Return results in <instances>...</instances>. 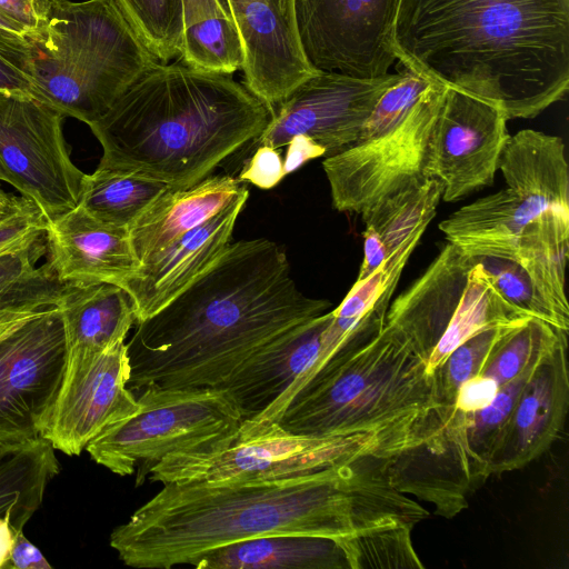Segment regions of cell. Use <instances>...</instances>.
Segmentation results:
<instances>
[{
  "label": "cell",
  "mask_w": 569,
  "mask_h": 569,
  "mask_svg": "<svg viewBox=\"0 0 569 569\" xmlns=\"http://www.w3.org/2000/svg\"><path fill=\"white\" fill-rule=\"evenodd\" d=\"M36 1L39 2L40 4H42L46 8L49 7V2H50V0H36Z\"/></svg>",
  "instance_id": "cell-53"
},
{
  "label": "cell",
  "mask_w": 569,
  "mask_h": 569,
  "mask_svg": "<svg viewBox=\"0 0 569 569\" xmlns=\"http://www.w3.org/2000/svg\"><path fill=\"white\" fill-rule=\"evenodd\" d=\"M48 220L30 200L0 221V257L42 241Z\"/></svg>",
  "instance_id": "cell-41"
},
{
  "label": "cell",
  "mask_w": 569,
  "mask_h": 569,
  "mask_svg": "<svg viewBox=\"0 0 569 569\" xmlns=\"http://www.w3.org/2000/svg\"><path fill=\"white\" fill-rule=\"evenodd\" d=\"M392 48L428 81L531 119L569 88V0H401Z\"/></svg>",
  "instance_id": "cell-3"
},
{
  "label": "cell",
  "mask_w": 569,
  "mask_h": 569,
  "mask_svg": "<svg viewBox=\"0 0 569 569\" xmlns=\"http://www.w3.org/2000/svg\"><path fill=\"white\" fill-rule=\"evenodd\" d=\"M181 63L222 74L241 70L242 43L228 0H181Z\"/></svg>",
  "instance_id": "cell-28"
},
{
  "label": "cell",
  "mask_w": 569,
  "mask_h": 569,
  "mask_svg": "<svg viewBox=\"0 0 569 569\" xmlns=\"http://www.w3.org/2000/svg\"><path fill=\"white\" fill-rule=\"evenodd\" d=\"M517 325L492 326L472 335L433 371L436 396L443 409L456 411L453 405L460 385L483 371L499 343Z\"/></svg>",
  "instance_id": "cell-35"
},
{
  "label": "cell",
  "mask_w": 569,
  "mask_h": 569,
  "mask_svg": "<svg viewBox=\"0 0 569 569\" xmlns=\"http://www.w3.org/2000/svg\"><path fill=\"white\" fill-rule=\"evenodd\" d=\"M130 373L124 341L97 352H68L60 390L39 436L54 450L79 456L92 439L138 410Z\"/></svg>",
  "instance_id": "cell-13"
},
{
  "label": "cell",
  "mask_w": 569,
  "mask_h": 569,
  "mask_svg": "<svg viewBox=\"0 0 569 569\" xmlns=\"http://www.w3.org/2000/svg\"><path fill=\"white\" fill-rule=\"evenodd\" d=\"M395 449L371 433L315 437L278 422L240 426L228 439L170 455L146 471L151 481L242 483L292 478L346 466L367 457L388 459Z\"/></svg>",
  "instance_id": "cell-7"
},
{
  "label": "cell",
  "mask_w": 569,
  "mask_h": 569,
  "mask_svg": "<svg viewBox=\"0 0 569 569\" xmlns=\"http://www.w3.org/2000/svg\"><path fill=\"white\" fill-rule=\"evenodd\" d=\"M64 284L47 262L3 289L0 292V340L31 317L57 306Z\"/></svg>",
  "instance_id": "cell-37"
},
{
  "label": "cell",
  "mask_w": 569,
  "mask_h": 569,
  "mask_svg": "<svg viewBox=\"0 0 569 569\" xmlns=\"http://www.w3.org/2000/svg\"><path fill=\"white\" fill-rule=\"evenodd\" d=\"M49 266L64 283H111L119 287L139 267L129 229L102 222L80 206L48 220Z\"/></svg>",
  "instance_id": "cell-19"
},
{
  "label": "cell",
  "mask_w": 569,
  "mask_h": 569,
  "mask_svg": "<svg viewBox=\"0 0 569 569\" xmlns=\"http://www.w3.org/2000/svg\"><path fill=\"white\" fill-rule=\"evenodd\" d=\"M120 10L160 62L179 57L182 40L181 0H116Z\"/></svg>",
  "instance_id": "cell-36"
},
{
  "label": "cell",
  "mask_w": 569,
  "mask_h": 569,
  "mask_svg": "<svg viewBox=\"0 0 569 569\" xmlns=\"http://www.w3.org/2000/svg\"><path fill=\"white\" fill-rule=\"evenodd\" d=\"M139 408L86 447L91 459L118 476L144 471L163 458L233 437L242 413L221 387H147Z\"/></svg>",
  "instance_id": "cell-8"
},
{
  "label": "cell",
  "mask_w": 569,
  "mask_h": 569,
  "mask_svg": "<svg viewBox=\"0 0 569 569\" xmlns=\"http://www.w3.org/2000/svg\"><path fill=\"white\" fill-rule=\"evenodd\" d=\"M455 413L439 405L426 361L383 326L333 355L277 422L315 437L376 435L399 455L440 433Z\"/></svg>",
  "instance_id": "cell-5"
},
{
  "label": "cell",
  "mask_w": 569,
  "mask_h": 569,
  "mask_svg": "<svg viewBox=\"0 0 569 569\" xmlns=\"http://www.w3.org/2000/svg\"><path fill=\"white\" fill-rule=\"evenodd\" d=\"M567 338L540 360L525 385L491 473L528 465L558 437L569 401Z\"/></svg>",
  "instance_id": "cell-21"
},
{
  "label": "cell",
  "mask_w": 569,
  "mask_h": 569,
  "mask_svg": "<svg viewBox=\"0 0 569 569\" xmlns=\"http://www.w3.org/2000/svg\"><path fill=\"white\" fill-rule=\"evenodd\" d=\"M546 355L533 361L516 378L500 386L496 398L487 408L471 413H460L462 441L476 480L491 475L519 396Z\"/></svg>",
  "instance_id": "cell-33"
},
{
  "label": "cell",
  "mask_w": 569,
  "mask_h": 569,
  "mask_svg": "<svg viewBox=\"0 0 569 569\" xmlns=\"http://www.w3.org/2000/svg\"><path fill=\"white\" fill-rule=\"evenodd\" d=\"M507 121L497 107L445 86L423 169L426 178L441 182L443 201L493 184L510 136Z\"/></svg>",
  "instance_id": "cell-15"
},
{
  "label": "cell",
  "mask_w": 569,
  "mask_h": 569,
  "mask_svg": "<svg viewBox=\"0 0 569 569\" xmlns=\"http://www.w3.org/2000/svg\"><path fill=\"white\" fill-rule=\"evenodd\" d=\"M500 386L482 373L469 378L460 385L455 398V410L460 413H471L483 410L496 398Z\"/></svg>",
  "instance_id": "cell-43"
},
{
  "label": "cell",
  "mask_w": 569,
  "mask_h": 569,
  "mask_svg": "<svg viewBox=\"0 0 569 569\" xmlns=\"http://www.w3.org/2000/svg\"><path fill=\"white\" fill-rule=\"evenodd\" d=\"M63 118L33 97L0 91V163L47 220L78 206L87 174L71 160Z\"/></svg>",
  "instance_id": "cell-10"
},
{
  "label": "cell",
  "mask_w": 569,
  "mask_h": 569,
  "mask_svg": "<svg viewBox=\"0 0 569 569\" xmlns=\"http://www.w3.org/2000/svg\"><path fill=\"white\" fill-rule=\"evenodd\" d=\"M565 337H568L567 331L538 318H529L506 335L481 373L495 379L499 386L506 385Z\"/></svg>",
  "instance_id": "cell-34"
},
{
  "label": "cell",
  "mask_w": 569,
  "mask_h": 569,
  "mask_svg": "<svg viewBox=\"0 0 569 569\" xmlns=\"http://www.w3.org/2000/svg\"><path fill=\"white\" fill-rule=\"evenodd\" d=\"M473 263L467 251L448 242L427 270L388 307L385 326L426 363L458 309Z\"/></svg>",
  "instance_id": "cell-20"
},
{
  "label": "cell",
  "mask_w": 569,
  "mask_h": 569,
  "mask_svg": "<svg viewBox=\"0 0 569 569\" xmlns=\"http://www.w3.org/2000/svg\"><path fill=\"white\" fill-rule=\"evenodd\" d=\"M168 189L132 172L97 168L86 174L78 206L102 222L129 229Z\"/></svg>",
  "instance_id": "cell-32"
},
{
  "label": "cell",
  "mask_w": 569,
  "mask_h": 569,
  "mask_svg": "<svg viewBox=\"0 0 569 569\" xmlns=\"http://www.w3.org/2000/svg\"><path fill=\"white\" fill-rule=\"evenodd\" d=\"M41 243L0 257V292L37 268L36 263L44 252Z\"/></svg>",
  "instance_id": "cell-44"
},
{
  "label": "cell",
  "mask_w": 569,
  "mask_h": 569,
  "mask_svg": "<svg viewBox=\"0 0 569 569\" xmlns=\"http://www.w3.org/2000/svg\"><path fill=\"white\" fill-rule=\"evenodd\" d=\"M198 569H351L343 538L276 533L224 545L200 556Z\"/></svg>",
  "instance_id": "cell-24"
},
{
  "label": "cell",
  "mask_w": 569,
  "mask_h": 569,
  "mask_svg": "<svg viewBox=\"0 0 569 569\" xmlns=\"http://www.w3.org/2000/svg\"><path fill=\"white\" fill-rule=\"evenodd\" d=\"M27 37L0 29V91L33 97V64Z\"/></svg>",
  "instance_id": "cell-40"
},
{
  "label": "cell",
  "mask_w": 569,
  "mask_h": 569,
  "mask_svg": "<svg viewBox=\"0 0 569 569\" xmlns=\"http://www.w3.org/2000/svg\"><path fill=\"white\" fill-rule=\"evenodd\" d=\"M270 116L231 74L157 62L89 127L102 147L98 168L183 190L254 140Z\"/></svg>",
  "instance_id": "cell-4"
},
{
  "label": "cell",
  "mask_w": 569,
  "mask_h": 569,
  "mask_svg": "<svg viewBox=\"0 0 569 569\" xmlns=\"http://www.w3.org/2000/svg\"><path fill=\"white\" fill-rule=\"evenodd\" d=\"M330 305L298 289L276 242L230 243L204 273L137 322L127 343L128 387H223L264 346Z\"/></svg>",
  "instance_id": "cell-2"
},
{
  "label": "cell",
  "mask_w": 569,
  "mask_h": 569,
  "mask_svg": "<svg viewBox=\"0 0 569 569\" xmlns=\"http://www.w3.org/2000/svg\"><path fill=\"white\" fill-rule=\"evenodd\" d=\"M68 343L57 306L0 340V443L39 436L63 380Z\"/></svg>",
  "instance_id": "cell-12"
},
{
  "label": "cell",
  "mask_w": 569,
  "mask_h": 569,
  "mask_svg": "<svg viewBox=\"0 0 569 569\" xmlns=\"http://www.w3.org/2000/svg\"><path fill=\"white\" fill-rule=\"evenodd\" d=\"M406 498L371 457L292 478L242 483L168 482L110 546L129 567L191 565L224 545L276 533L349 538L396 527Z\"/></svg>",
  "instance_id": "cell-1"
},
{
  "label": "cell",
  "mask_w": 569,
  "mask_h": 569,
  "mask_svg": "<svg viewBox=\"0 0 569 569\" xmlns=\"http://www.w3.org/2000/svg\"><path fill=\"white\" fill-rule=\"evenodd\" d=\"M28 40L33 98L88 126L160 62L116 0H50L44 24Z\"/></svg>",
  "instance_id": "cell-6"
},
{
  "label": "cell",
  "mask_w": 569,
  "mask_h": 569,
  "mask_svg": "<svg viewBox=\"0 0 569 569\" xmlns=\"http://www.w3.org/2000/svg\"><path fill=\"white\" fill-rule=\"evenodd\" d=\"M409 527L370 530L343 538L351 569L365 567H419L418 556L410 543Z\"/></svg>",
  "instance_id": "cell-38"
},
{
  "label": "cell",
  "mask_w": 569,
  "mask_h": 569,
  "mask_svg": "<svg viewBox=\"0 0 569 569\" xmlns=\"http://www.w3.org/2000/svg\"><path fill=\"white\" fill-rule=\"evenodd\" d=\"M59 470L54 448L41 436L0 443V517L9 518L16 533L41 506Z\"/></svg>",
  "instance_id": "cell-27"
},
{
  "label": "cell",
  "mask_w": 569,
  "mask_h": 569,
  "mask_svg": "<svg viewBox=\"0 0 569 569\" xmlns=\"http://www.w3.org/2000/svg\"><path fill=\"white\" fill-rule=\"evenodd\" d=\"M247 194L246 182L227 174H210L183 190L168 189L129 228L138 261L141 264Z\"/></svg>",
  "instance_id": "cell-22"
},
{
  "label": "cell",
  "mask_w": 569,
  "mask_h": 569,
  "mask_svg": "<svg viewBox=\"0 0 569 569\" xmlns=\"http://www.w3.org/2000/svg\"><path fill=\"white\" fill-rule=\"evenodd\" d=\"M498 170L507 188L535 214L546 210L569 213V170L560 137L533 129L509 136Z\"/></svg>",
  "instance_id": "cell-23"
},
{
  "label": "cell",
  "mask_w": 569,
  "mask_h": 569,
  "mask_svg": "<svg viewBox=\"0 0 569 569\" xmlns=\"http://www.w3.org/2000/svg\"><path fill=\"white\" fill-rule=\"evenodd\" d=\"M475 262V261H473ZM532 318L496 290L479 263H473L458 309L427 360L430 375L450 352L472 335L492 326L516 325Z\"/></svg>",
  "instance_id": "cell-30"
},
{
  "label": "cell",
  "mask_w": 569,
  "mask_h": 569,
  "mask_svg": "<svg viewBox=\"0 0 569 569\" xmlns=\"http://www.w3.org/2000/svg\"><path fill=\"white\" fill-rule=\"evenodd\" d=\"M401 0H293L303 54L317 71L361 79L389 73Z\"/></svg>",
  "instance_id": "cell-11"
},
{
  "label": "cell",
  "mask_w": 569,
  "mask_h": 569,
  "mask_svg": "<svg viewBox=\"0 0 569 569\" xmlns=\"http://www.w3.org/2000/svg\"><path fill=\"white\" fill-rule=\"evenodd\" d=\"M441 196V182L426 178L378 200L360 214L365 227L377 233L389 258L409 240L423 234L437 213Z\"/></svg>",
  "instance_id": "cell-31"
},
{
  "label": "cell",
  "mask_w": 569,
  "mask_h": 569,
  "mask_svg": "<svg viewBox=\"0 0 569 569\" xmlns=\"http://www.w3.org/2000/svg\"><path fill=\"white\" fill-rule=\"evenodd\" d=\"M0 29L13 32L23 37H29L30 32L29 30L23 27L21 23L6 14L0 10Z\"/></svg>",
  "instance_id": "cell-50"
},
{
  "label": "cell",
  "mask_w": 569,
  "mask_h": 569,
  "mask_svg": "<svg viewBox=\"0 0 569 569\" xmlns=\"http://www.w3.org/2000/svg\"><path fill=\"white\" fill-rule=\"evenodd\" d=\"M243 50L244 86L270 110L317 72L274 0H228Z\"/></svg>",
  "instance_id": "cell-16"
},
{
  "label": "cell",
  "mask_w": 569,
  "mask_h": 569,
  "mask_svg": "<svg viewBox=\"0 0 569 569\" xmlns=\"http://www.w3.org/2000/svg\"><path fill=\"white\" fill-rule=\"evenodd\" d=\"M536 216L508 188L477 199L439 223L448 242L466 251L512 247Z\"/></svg>",
  "instance_id": "cell-29"
},
{
  "label": "cell",
  "mask_w": 569,
  "mask_h": 569,
  "mask_svg": "<svg viewBox=\"0 0 569 569\" xmlns=\"http://www.w3.org/2000/svg\"><path fill=\"white\" fill-rule=\"evenodd\" d=\"M0 181L9 183V178L0 163Z\"/></svg>",
  "instance_id": "cell-52"
},
{
  "label": "cell",
  "mask_w": 569,
  "mask_h": 569,
  "mask_svg": "<svg viewBox=\"0 0 569 569\" xmlns=\"http://www.w3.org/2000/svg\"><path fill=\"white\" fill-rule=\"evenodd\" d=\"M248 196L236 199L140 264L122 287L131 299L137 322L163 308L222 256Z\"/></svg>",
  "instance_id": "cell-17"
},
{
  "label": "cell",
  "mask_w": 569,
  "mask_h": 569,
  "mask_svg": "<svg viewBox=\"0 0 569 569\" xmlns=\"http://www.w3.org/2000/svg\"><path fill=\"white\" fill-rule=\"evenodd\" d=\"M284 176L283 159L279 149L259 146L242 167L238 179L268 190L276 187Z\"/></svg>",
  "instance_id": "cell-42"
},
{
  "label": "cell",
  "mask_w": 569,
  "mask_h": 569,
  "mask_svg": "<svg viewBox=\"0 0 569 569\" xmlns=\"http://www.w3.org/2000/svg\"><path fill=\"white\" fill-rule=\"evenodd\" d=\"M57 307L68 352H97L124 341L137 322L129 295L111 283H66Z\"/></svg>",
  "instance_id": "cell-25"
},
{
  "label": "cell",
  "mask_w": 569,
  "mask_h": 569,
  "mask_svg": "<svg viewBox=\"0 0 569 569\" xmlns=\"http://www.w3.org/2000/svg\"><path fill=\"white\" fill-rule=\"evenodd\" d=\"M16 532L7 517H0V568H6L13 547Z\"/></svg>",
  "instance_id": "cell-48"
},
{
  "label": "cell",
  "mask_w": 569,
  "mask_h": 569,
  "mask_svg": "<svg viewBox=\"0 0 569 569\" xmlns=\"http://www.w3.org/2000/svg\"><path fill=\"white\" fill-rule=\"evenodd\" d=\"M6 568L51 569L52 567L41 551L24 537L23 531H20L16 533Z\"/></svg>",
  "instance_id": "cell-46"
},
{
  "label": "cell",
  "mask_w": 569,
  "mask_h": 569,
  "mask_svg": "<svg viewBox=\"0 0 569 569\" xmlns=\"http://www.w3.org/2000/svg\"><path fill=\"white\" fill-rule=\"evenodd\" d=\"M28 199L8 193L0 188V221L20 210Z\"/></svg>",
  "instance_id": "cell-49"
},
{
  "label": "cell",
  "mask_w": 569,
  "mask_h": 569,
  "mask_svg": "<svg viewBox=\"0 0 569 569\" xmlns=\"http://www.w3.org/2000/svg\"><path fill=\"white\" fill-rule=\"evenodd\" d=\"M326 154V149L313 139L303 134L295 136L287 143L286 157L283 159L284 174H290L307 161Z\"/></svg>",
  "instance_id": "cell-45"
},
{
  "label": "cell",
  "mask_w": 569,
  "mask_h": 569,
  "mask_svg": "<svg viewBox=\"0 0 569 569\" xmlns=\"http://www.w3.org/2000/svg\"><path fill=\"white\" fill-rule=\"evenodd\" d=\"M363 236V260L356 281H361L388 259L386 249L377 233L369 227L365 228Z\"/></svg>",
  "instance_id": "cell-47"
},
{
  "label": "cell",
  "mask_w": 569,
  "mask_h": 569,
  "mask_svg": "<svg viewBox=\"0 0 569 569\" xmlns=\"http://www.w3.org/2000/svg\"><path fill=\"white\" fill-rule=\"evenodd\" d=\"M402 76L387 73L361 79L333 71H317L295 87L271 111L252 148L286 147L298 134L323 147L327 157L355 143L382 93Z\"/></svg>",
  "instance_id": "cell-14"
},
{
  "label": "cell",
  "mask_w": 569,
  "mask_h": 569,
  "mask_svg": "<svg viewBox=\"0 0 569 569\" xmlns=\"http://www.w3.org/2000/svg\"><path fill=\"white\" fill-rule=\"evenodd\" d=\"M443 89L431 82L395 127L323 160L338 211L360 214L378 200L426 179L423 169Z\"/></svg>",
  "instance_id": "cell-9"
},
{
  "label": "cell",
  "mask_w": 569,
  "mask_h": 569,
  "mask_svg": "<svg viewBox=\"0 0 569 569\" xmlns=\"http://www.w3.org/2000/svg\"><path fill=\"white\" fill-rule=\"evenodd\" d=\"M330 312L307 320L264 346L221 387L251 427L271 422L276 411L319 357Z\"/></svg>",
  "instance_id": "cell-18"
},
{
  "label": "cell",
  "mask_w": 569,
  "mask_h": 569,
  "mask_svg": "<svg viewBox=\"0 0 569 569\" xmlns=\"http://www.w3.org/2000/svg\"><path fill=\"white\" fill-rule=\"evenodd\" d=\"M430 83L427 79L407 69L402 71L401 78L390 86L375 104L358 140L378 136L399 123Z\"/></svg>",
  "instance_id": "cell-39"
},
{
  "label": "cell",
  "mask_w": 569,
  "mask_h": 569,
  "mask_svg": "<svg viewBox=\"0 0 569 569\" xmlns=\"http://www.w3.org/2000/svg\"><path fill=\"white\" fill-rule=\"evenodd\" d=\"M525 276L569 331L566 267L569 256V213L546 210L530 220L516 243L506 248Z\"/></svg>",
  "instance_id": "cell-26"
},
{
  "label": "cell",
  "mask_w": 569,
  "mask_h": 569,
  "mask_svg": "<svg viewBox=\"0 0 569 569\" xmlns=\"http://www.w3.org/2000/svg\"><path fill=\"white\" fill-rule=\"evenodd\" d=\"M274 1L278 6L282 17L296 30V23H295V17H293V0H274Z\"/></svg>",
  "instance_id": "cell-51"
}]
</instances>
